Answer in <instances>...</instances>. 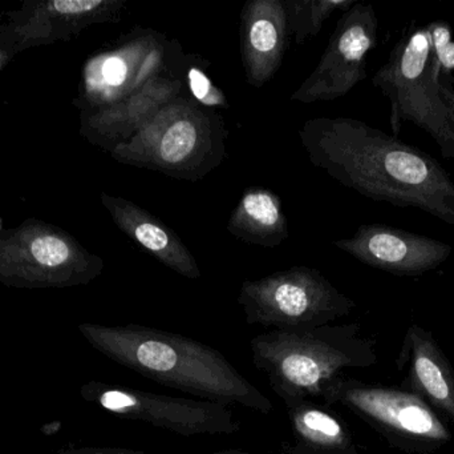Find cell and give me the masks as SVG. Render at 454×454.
I'll return each instance as SVG.
<instances>
[{
	"label": "cell",
	"instance_id": "1",
	"mask_svg": "<svg viewBox=\"0 0 454 454\" xmlns=\"http://www.w3.org/2000/svg\"><path fill=\"white\" fill-rule=\"evenodd\" d=\"M299 139L311 164L344 187L454 226V181L423 149L354 117L307 120Z\"/></svg>",
	"mask_w": 454,
	"mask_h": 454
},
{
	"label": "cell",
	"instance_id": "2",
	"mask_svg": "<svg viewBox=\"0 0 454 454\" xmlns=\"http://www.w3.org/2000/svg\"><path fill=\"white\" fill-rule=\"evenodd\" d=\"M80 335L112 362L161 386L207 402L270 415L271 400L238 372L217 349L144 325L82 323Z\"/></svg>",
	"mask_w": 454,
	"mask_h": 454
},
{
	"label": "cell",
	"instance_id": "3",
	"mask_svg": "<svg viewBox=\"0 0 454 454\" xmlns=\"http://www.w3.org/2000/svg\"><path fill=\"white\" fill-rule=\"evenodd\" d=\"M253 362L272 391L290 404L320 399L323 389L346 370L376 364L375 348L356 324L261 333L250 341Z\"/></svg>",
	"mask_w": 454,
	"mask_h": 454
},
{
	"label": "cell",
	"instance_id": "4",
	"mask_svg": "<svg viewBox=\"0 0 454 454\" xmlns=\"http://www.w3.org/2000/svg\"><path fill=\"white\" fill-rule=\"evenodd\" d=\"M226 139L223 116L186 91L162 107L137 135L117 146L111 156L121 164L194 183L223 164Z\"/></svg>",
	"mask_w": 454,
	"mask_h": 454
},
{
	"label": "cell",
	"instance_id": "5",
	"mask_svg": "<svg viewBox=\"0 0 454 454\" xmlns=\"http://www.w3.org/2000/svg\"><path fill=\"white\" fill-rule=\"evenodd\" d=\"M372 84L391 103V127L399 135L404 123L426 131L442 156L454 163V127L440 95L436 60L426 26L411 23L388 60L376 71Z\"/></svg>",
	"mask_w": 454,
	"mask_h": 454
},
{
	"label": "cell",
	"instance_id": "6",
	"mask_svg": "<svg viewBox=\"0 0 454 454\" xmlns=\"http://www.w3.org/2000/svg\"><path fill=\"white\" fill-rule=\"evenodd\" d=\"M104 260L53 224L27 219L0 229V283L18 290L82 287L101 276Z\"/></svg>",
	"mask_w": 454,
	"mask_h": 454
},
{
	"label": "cell",
	"instance_id": "7",
	"mask_svg": "<svg viewBox=\"0 0 454 454\" xmlns=\"http://www.w3.org/2000/svg\"><path fill=\"white\" fill-rule=\"evenodd\" d=\"M238 303L248 325L303 331L333 324L354 311V300L317 269L291 267L258 280H246Z\"/></svg>",
	"mask_w": 454,
	"mask_h": 454
},
{
	"label": "cell",
	"instance_id": "8",
	"mask_svg": "<svg viewBox=\"0 0 454 454\" xmlns=\"http://www.w3.org/2000/svg\"><path fill=\"white\" fill-rule=\"evenodd\" d=\"M183 56L167 35L136 27L85 63L74 104L80 112L92 111L122 100L156 77H181Z\"/></svg>",
	"mask_w": 454,
	"mask_h": 454
},
{
	"label": "cell",
	"instance_id": "9",
	"mask_svg": "<svg viewBox=\"0 0 454 454\" xmlns=\"http://www.w3.org/2000/svg\"><path fill=\"white\" fill-rule=\"evenodd\" d=\"M325 407L341 405L384 437L410 450H434L452 440L439 412L411 391L338 378L323 389Z\"/></svg>",
	"mask_w": 454,
	"mask_h": 454
},
{
	"label": "cell",
	"instance_id": "10",
	"mask_svg": "<svg viewBox=\"0 0 454 454\" xmlns=\"http://www.w3.org/2000/svg\"><path fill=\"white\" fill-rule=\"evenodd\" d=\"M80 396L125 420L151 424L185 437L234 434L242 428L227 405L207 400L165 396L95 380L80 388Z\"/></svg>",
	"mask_w": 454,
	"mask_h": 454
},
{
	"label": "cell",
	"instance_id": "11",
	"mask_svg": "<svg viewBox=\"0 0 454 454\" xmlns=\"http://www.w3.org/2000/svg\"><path fill=\"white\" fill-rule=\"evenodd\" d=\"M378 28L372 4L355 3L344 11L319 63L291 100L311 104L346 96L367 77V56L378 44Z\"/></svg>",
	"mask_w": 454,
	"mask_h": 454
},
{
	"label": "cell",
	"instance_id": "12",
	"mask_svg": "<svg viewBox=\"0 0 454 454\" xmlns=\"http://www.w3.org/2000/svg\"><path fill=\"white\" fill-rule=\"evenodd\" d=\"M127 0H27L0 24V47L13 55L71 42L93 24L119 23Z\"/></svg>",
	"mask_w": 454,
	"mask_h": 454
},
{
	"label": "cell",
	"instance_id": "13",
	"mask_svg": "<svg viewBox=\"0 0 454 454\" xmlns=\"http://www.w3.org/2000/svg\"><path fill=\"white\" fill-rule=\"evenodd\" d=\"M333 244L365 266L397 276H421L452 253L447 243L386 224H363L351 237Z\"/></svg>",
	"mask_w": 454,
	"mask_h": 454
},
{
	"label": "cell",
	"instance_id": "14",
	"mask_svg": "<svg viewBox=\"0 0 454 454\" xmlns=\"http://www.w3.org/2000/svg\"><path fill=\"white\" fill-rule=\"evenodd\" d=\"M186 92L181 77L164 75L111 106L80 112V135L111 154L137 135L170 100Z\"/></svg>",
	"mask_w": 454,
	"mask_h": 454
},
{
	"label": "cell",
	"instance_id": "15",
	"mask_svg": "<svg viewBox=\"0 0 454 454\" xmlns=\"http://www.w3.org/2000/svg\"><path fill=\"white\" fill-rule=\"evenodd\" d=\"M283 0H250L240 11V59L246 80L264 87L279 71L287 47Z\"/></svg>",
	"mask_w": 454,
	"mask_h": 454
},
{
	"label": "cell",
	"instance_id": "16",
	"mask_svg": "<svg viewBox=\"0 0 454 454\" xmlns=\"http://www.w3.org/2000/svg\"><path fill=\"white\" fill-rule=\"evenodd\" d=\"M100 199L117 228L148 251L160 263L186 279L197 280L201 277L196 258L167 224L124 197L112 196L103 192Z\"/></svg>",
	"mask_w": 454,
	"mask_h": 454
},
{
	"label": "cell",
	"instance_id": "17",
	"mask_svg": "<svg viewBox=\"0 0 454 454\" xmlns=\"http://www.w3.org/2000/svg\"><path fill=\"white\" fill-rule=\"evenodd\" d=\"M397 368L407 372L411 392L454 424V372L432 333L412 325L403 340Z\"/></svg>",
	"mask_w": 454,
	"mask_h": 454
},
{
	"label": "cell",
	"instance_id": "18",
	"mask_svg": "<svg viewBox=\"0 0 454 454\" xmlns=\"http://www.w3.org/2000/svg\"><path fill=\"white\" fill-rule=\"evenodd\" d=\"M227 231L246 244L279 247L290 237L282 199L271 189L246 188L227 220Z\"/></svg>",
	"mask_w": 454,
	"mask_h": 454
},
{
	"label": "cell",
	"instance_id": "19",
	"mask_svg": "<svg viewBox=\"0 0 454 454\" xmlns=\"http://www.w3.org/2000/svg\"><path fill=\"white\" fill-rule=\"evenodd\" d=\"M296 447L317 452L355 454L354 440L346 424L312 400L286 404Z\"/></svg>",
	"mask_w": 454,
	"mask_h": 454
},
{
	"label": "cell",
	"instance_id": "20",
	"mask_svg": "<svg viewBox=\"0 0 454 454\" xmlns=\"http://www.w3.org/2000/svg\"><path fill=\"white\" fill-rule=\"evenodd\" d=\"M355 0H283L287 21V35L296 44H306L322 31L325 20L336 11H347Z\"/></svg>",
	"mask_w": 454,
	"mask_h": 454
},
{
	"label": "cell",
	"instance_id": "21",
	"mask_svg": "<svg viewBox=\"0 0 454 454\" xmlns=\"http://www.w3.org/2000/svg\"><path fill=\"white\" fill-rule=\"evenodd\" d=\"M202 63L204 60L200 56L184 53L180 76L189 95L207 108H229L225 93L207 76Z\"/></svg>",
	"mask_w": 454,
	"mask_h": 454
},
{
	"label": "cell",
	"instance_id": "22",
	"mask_svg": "<svg viewBox=\"0 0 454 454\" xmlns=\"http://www.w3.org/2000/svg\"><path fill=\"white\" fill-rule=\"evenodd\" d=\"M432 52L440 74H450L454 69V40L450 24L444 20L427 24Z\"/></svg>",
	"mask_w": 454,
	"mask_h": 454
},
{
	"label": "cell",
	"instance_id": "23",
	"mask_svg": "<svg viewBox=\"0 0 454 454\" xmlns=\"http://www.w3.org/2000/svg\"><path fill=\"white\" fill-rule=\"evenodd\" d=\"M53 454H145L143 450H128V448H69Z\"/></svg>",
	"mask_w": 454,
	"mask_h": 454
},
{
	"label": "cell",
	"instance_id": "24",
	"mask_svg": "<svg viewBox=\"0 0 454 454\" xmlns=\"http://www.w3.org/2000/svg\"><path fill=\"white\" fill-rule=\"evenodd\" d=\"M15 58L11 51L5 50V48L0 47V72L10 64V61Z\"/></svg>",
	"mask_w": 454,
	"mask_h": 454
},
{
	"label": "cell",
	"instance_id": "25",
	"mask_svg": "<svg viewBox=\"0 0 454 454\" xmlns=\"http://www.w3.org/2000/svg\"><path fill=\"white\" fill-rule=\"evenodd\" d=\"M291 454H346V453H327V452H317V450H306V448L294 447L291 450Z\"/></svg>",
	"mask_w": 454,
	"mask_h": 454
},
{
	"label": "cell",
	"instance_id": "26",
	"mask_svg": "<svg viewBox=\"0 0 454 454\" xmlns=\"http://www.w3.org/2000/svg\"><path fill=\"white\" fill-rule=\"evenodd\" d=\"M209 454H253L250 452H243V450H221V452H215Z\"/></svg>",
	"mask_w": 454,
	"mask_h": 454
}]
</instances>
